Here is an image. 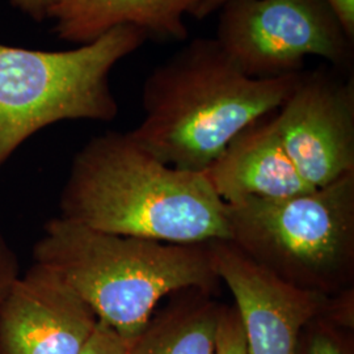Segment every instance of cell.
<instances>
[{
    "label": "cell",
    "instance_id": "30bf717a",
    "mask_svg": "<svg viewBox=\"0 0 354 354\" xmlns=\"http://www.w3.org/2000/svg\"><path fill=\"white\" fill-rule=\"evenodd\" d=\"M205 174L227 205L250 198H285L317 189L301 176L285 151L273 113L241 131Z\"/></svg>",
    "mask_w": 354,
    "mask_h": 354
},
{
    "label": "cell",
    "instance_id": "9a60e30c",
    "mask_svg": "<svg viewBox=\"0 0 354 354\" xmlns=\"http://www.w3.org/2000/svg\"><path fill=\"white\" fill-rule=\"evenodd\" d=\"M20 274L17 256L7 239L0 234V304Z\"/></svg>",
    "mask_w": 354,
    "mask_h": 354
},
{
    "label": "cell",
    "instance_id": "e0dca14e",
    "mask_svg": "<svg viewBox=\"0 0 354 354\" xmlns=\"http://www.w3.org/2000/svg\"><path fill=\"white\" fill-rule=\"evenodd\" d=\"M62 0H11L13 7L36 21L50 19L51 13Z\"/></svg>",
    "mask_w": 354,
    "mask_h": 354
},
{
    "label": "cell",
    "instance_id": "6da1fadb",
    "mask_svg": "<svg viewBox=\"0 0 354 354\" xmlns=\"http://www.w3.org/2000/svg\"><path fill=\"white\" fill-rule=\"evenodd\" d=\"M59 207L64 219L122 236L198 244L230 235L206 174L162 163L129 133L93 137L76 153Z\"/></svg>",
    "mask_w": 354,
    "mask_h": 354
},
{
    "label": "cell",
    "instance_id": "5b68a950",
    "mask_svg": "<svg viewBox=\"0 0 354 354\" xmlns=\"http://www.w3.org/2000/svg\"><path fill=\"white\" fill-rule=\"evenodd\" d=\"M147 38L140 28L122 26L71 50L0 44V169L26 140L53 124L113 121L118 104L111 73Z\"/></svg>",
    "mask_w": 354,
    "mask_h": 354
},
{
    "label": "cell",
    "instance_id": "52a82bcc",
    "mask_svg": "<svg viewBox=\"0 0 354 354\" xmlns=\"http://www.w3.org/2000/svg\"><path fill=\"white\" fill-rule=\"evenodd\" d=\"M279 140L314 188L354 174V83L319 68L301 73L273 113Z\"/></svg>",
    "mask_w": 354,
    "mask_h": 354
},
{
    "label": "cell",
    "instance_id": "5bb4252c",
    "mask_svg": "<svg viewBox=\"0 0 354 354\" xmlns=\"http://www.w3.org/2000/svg\"><path fill=\"white\" fill-rule=\"evenodd\" d=\"M130 342L112 327L97 320V324L79 354H127Z\"/></svg>",
    "mask_w": 354,
    "mask_h": 354
},
{
    "label": "cell",
    "instance_id": "8fae6325",
    "mask_svg": "<svg viewBox=\"0 0 354 354\" xmlns=\"http://www.w3.org/2000/svg\"><path fill=\"white\" fill-rule=\"evenodd\" d=\"M203 0H62L51 13L58 37L84 45L117 26H131L147 36L185 41V17Z\"/></svg>",
    "mask_w": 354,
    "mask_h": 354
},
{
    "label": "cell",
    "instance_id": "7c38bea8",
    "mask_svg": "<svg viewBox=\"0 0 354 354\" xmlns=\"http://www.w3.org/2000/svg\"><path fill=\"white\" fill-rule=\"evenodd\" d=\"M209 294L192 290V297L151 317L127 354H214L222 306Z\"/></svg>",
    "mask_w": 354,
    "mask_h": 354
},
{
    "label": "cell",
    "instance_id": "3957f363",
    "mask_svg": "<svg viewBox=\"0 0 354 354\" xmlns=\"http://www.w3.org/2000/svg\"><path fill=\"white\" fill-rule=\"evenodd\" d=\"M36 264L59 276L99 320L127 342L172 292L219 285L209 243L174 244L114 235L55 216L33 247Z\"/></svg>",
    "mask_w": 354,
    "mask_h": 354
},
{
    "label": "cell",
    "instance_id": "d6986e66",
    "mask_svg": "<svg viewBox=\"0 0 354 354\" xmlns=\"http://www.w3.org/2000/svg\"><path fill=\"white\" fill-rule=\"evenodd\" d=\"M228 1H231V0H203L200 3V6L197 7V10L193 13V17L197 20H203L207 16H210L212 13L219 11Z\"/></svg>",
    "mask_w": 354,
    "mask_h": 354
},
{
    "label": "cell",
    "instance_id": "ac0fdd59",
    "mask_svg": "<svg viewBox=\"0 0 354 354\" xmlns=\"http://www.w3.org/2000/svg\"><path fill=\"white\" fill-rule=\"evenodd\" d=\"M348 37L354 41V0H327Z\"/></svg>",
    "mask_w": 354,
    "mask_h": 354
},
{
    "label": "cell",
    "instance_id": "7a4b0ae2",
    "mask_svg": "<svg viewBox=\"0 0 354 354\" xmlns=\"http://www.w3.org/2000/svg\"><path fill=\"white\" fill-rule=\"evenodd\" d=\"M256 79L215 38H194L143 84V120L133 140L177 169L205 172L241 131L279 111L298 77Z\"/></svg>",
    "mask_w": 354,
    "mask_h": 354
},
{
    "label": "cell",
    "instance_id": "8992f818",
    "mask_svg": "<svg viewBox=\"0 0 354 354\" xmlns=\"http://www.w3.org/2000/svg\"><path fill=\"white\" fill-rule=\"evenodd\" d=\"M215 39L256 79L301 74L307 57L337 70L353 61L354 41L327 0H231L221 8Z\"/></svg>",
    "mask_w": 354,
    "mask_h": 354
},
{
    "label": "cell",
    "instance_id": "4fadbf2b",
    "mask_svg": "<svg viewBox=\"0 0 354 354\" xmlns=\"http://www.w3.org/2000/svg\"><path fill=\"white\" fill-rule=\"evenodd\" d=\"M214 354H248L241 317L235 307L222 306L215 336Z\"/></svg>",
    "mask_w": 354,
    "mask_h": 354
},
{
    "label": "cell",
    "instance_id": "9c48e42d",
    "mask_svg": "<svg viewBox=\"0 0 354 354\" xmlns=\"http://www.w3.org/2000/svg\"><path fill=\"white\" fill-rule=\"evenodd\" d=\"M97 320L64 279L35 263L0 304V354H79Z\"/></svg>",
    "mask_w": 354,
    "mask_h": 354
},
{
    "label": "cell",
    "instance_id": "2e32d148",
    "mask_svg": "<svg viewBox=\"0 0 354 354\" xmlns=\"http://www.w3.org/2000/svg\"><path fill=\"white\" fill-rule=\"evenodd\" d=\"M306 354H345V352L328 329H317L310 336Z\"/></svg>",
    "mask_w": 354,
    "mask_h": 354
},
{
    "label": "cell",
    "instance_id": "ba28073f",
    "mask_svg": "<svg viewBox=\"0 0 354 354\" xmlns=\"http://www.w3.org/2000/svg\"><path fill=\"white\" fill-rule=\"evenodd\" d=\"M209 244L218 277L235 299L248 354H298L304 329L328 310V297L281 281L230 241Z\"/></svg>",
    "mask_w": 354,
    "mask_h": 354
},
{
    "label": "cell",
    "instance_id": "277c9868",
    "mask_svg": "<svg viewBox=\"0 0 354 354\" xmlns=\"http://www.w3.org/2000/svg\"><path fill=\"white\" fill-rule=\"evenodd\" d=\"M226 207L227 241L277 279L328 298L352 289L354 174L299 196Z\"/></svg>",
    "mask_w": 354,
    "mask_h": 354
}]
</instances>
